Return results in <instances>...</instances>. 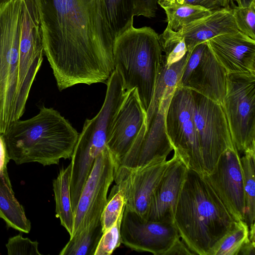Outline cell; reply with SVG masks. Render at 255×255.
Here are the masks:
<instances>
[{
	"instance_id": "7a4b0ae2",
	"label": "cell",
	"mask_w": 255,
	"mask_h": 255,
	"mask_svg": "<svg viewBox=\"0 0 255 255\" xmlns=\"http://www.w3.org/2000/svg\"><path fill=\"white\" fill-rule=\"evenodd\" d=\"M235 222L203 174L187 169L173 223L193 254L212 255Z\"/></svg>"
},
{
	"instance_id": "8d00e7d4",
	"label": "cell",
	"mask_w": 255,
	"mask_h": 255,
	"mask_svg": "<svg viewBox=\"0 0 255 255\" xmlns=\"http://www.w3.org/2000/svg\"><path fill=\"white\" fill-rule=\"evenodd\" d=\"M9 0H0V5Z\"/></svg>"
},
{
	"instance_id": "5bb4252c",
	"label": "cell",
	"mask_w": 255,
	"mask_h": 255,
	"mask_svg": "<svg viewBox=\"0 0 255 255\" xmlns=\"http://www.w3.org/2000/svg\"><path fill=\"white\" fill-rule=\"evenodd\" d=\"M146 113L136 88L129 91L114 119L107 141L115 163H119L128 153L143 125Z\"/></svg>"
},
{
	"instance_id": "9c48e42d",
	"label": "cell",
	"mask_w": 255,
	"mask_h": 255,
	"mask_svg": "<svg viewBox=\"0 0 255 255\" xmlns=\"http://www.w3.org/2000/svg\"><path fill=\"white\" fill-rule=\"evenodd\" d=\"M114 158L107 146L97 156L81 191L74 211L72 236L100 222L107 201V193L114 181Z\"/></svg>"
},
{
	"instance_id": "d6a6232c",
	"label": "cell",
	"mask_w": 255,
	"mask_h": 255,
	"mask_svg": "<svg viewBox=\"0 0 255 255\" xmlns=\"http://www.w3.org/2000/svg\"><path fill=\"white\" fill-rule=\"evenodd\" d=\"M194 255L180 238H178L170 248L165 255Z\"/></svg>"
},
{
	"instance_id": "ac0fdd59",
	"label": "cell",
	"mask_w": 255,
	"mask_h": 255,
	"mask_svg": "<svg viewBox=\"0 0 255 255\" xmlns=\"http://www.w3.org/2000/svg\"><path fill=\"white\" fill-rule=\"evenodd\" d=\"M239 30L232 9H222L194 21L177 32L165 29L162 33L177 38H183L188 51L202 42L222 34L234 33Z\"/></svg>"
},
{
	"instance_id": "2e32d148",
	"label": "cell",
	"mask_w": 255,
	"mask_h": 255,
	"mask_svg": "<svg viewBox=\"0 0 255 255\" xmlns=\"http://www.w3.org/2000/svg\"><path fill=\"white\" fill-rule=\"evenodd\" d=\"M169 161L164 173L152 195L147 220L173 223L176 207L186 176L187 168L175 154Z\"/></svg>"
},
{
	"instance_id": "8992f818",
	"label": "cell",
	"mask_w": 255,
	"mask_h": 255,
	"mask_svg": "<svg viewBox=\"0 0 255 255\" xmlns=\"http://www.w3.org/2000/svg\"><path fill=\"white\" fill-rule=\"evenodd\" d=\"M222 107L236 149L255 151V74H227Z\"/></svg>"
},
{
	"instance_id": "f546056e",
	"label": "cell",
	"mask_w": 255,
	"mask_h": 255,
	"mask_svg": "<svg viewBox=\"0 0 255 255\" xmlns=\"http://www.w3.org/2000/svg\"><path fill=\"white\" fill-rule=\"evenodd\" d=\"M38 243L19 234L9 238L6 247L8 255H41L38 250Z\"/></svg>"
},
{
	"instance_id": "836d02e7",
	"label": "cell",
	"mask_w": 255,
	"mask_h": 255,
	"mask_svg": "<svg viewBox=\"0 0 255 255\" xmlns=\"http://www.w3.org/2000/svg\"><path fill=\"white\" fill-rule=\"evenodd\" d=\"M9 160L4 139L2 135L0 134V174L8 173L7 164Z\"/></svg>"
},
{
	"instance_id": "30bf717a",
	"label": "cell",
	"mask_w": 255,
	"mask_h": 255,
	"mask_svg": "<svg viewBox=\"0 0 255 255\" xmlns=\"http://www.w3.org/2000/svg\"><path fill=\"white\" fill-rule=\"evenodd\" d=\"M227 76L226 70L215 57L207 41L190 51L177 86L197 92L222 106Z\"/></svg>"
},
{
	"instance_id": "52a82bcc",
	"label": "cell",
	"mask_w": 255,
	"mask_h": 255,
	"mask_svg": "<svg viewBox=\"0 0 255 255\" xmlns=\"http://www.w3.org/2000/svg\"><path fill=\"white\" fill-rule=\"evenodd\" d=\"M164 125L174 154L187 169L204 174L203 161L194 120L191 90L176 86L165 112Z\"/></svg>"
},
{
	"instance_id": "603a6c76",
	"label": "cell",
	"mask_w": 255,
	"mask_h": 255,
	"mask_svg": "<svg viewBox=\"0 0 255 255\" xmlns=\"http://www.w3.org/2000/svg\"><path fill=\"white\" fill-rule=\"evenodd\" d=\"M166 15L165 29L177 32L184 27L210 15L212 12L199 5L168 3L160 5Z\"/></svg>"
},
{
	"instance_id": "4dcf8cb0",
	"label": "cell",
	"mask_w": 255,
	"mask_h": 255,
	"mask_svg": "<svg viewBox=\"0 0 255 255\" xmlns=\"http://www.w3.org/2000/svg\"><path fill=\"white\" fill-rule=\"evenodd\" d=\"M168 3H187L199 5L212 12L222 9H232L237 5L234 0H158L159 5Z\"/></svg>"
},
{
	"instance_id": "7c38bea8",
	"label": "cell",
	"mask_w": 255,
	"mask_h": 255,
	"mask_svg": "<svg viewBox=\"0 0 255 255\" xmlns=\"http://www.w3.org/2000/svg\"><path fill=\"white\" fill-rule=\"evenodd\" d=\"M121 243L137 252L165 255L180 238L173 223L143 219L125 205L120 227Z\"/></svg>"
},
{
	"instance_id": "1f68e13d",
	"label": "cell",
	"mask_w": 255,
	"mask_h": 255,
	"mask_svg": "<svg viewBox=\"0 0 255 255\" xmlns=\"http://www.w3.org/2000/svg\"><path fill=\"white\" fill-rule=\"evenodd\" d=\"M158 0H134V16L152 18L156 16Z\"/></svg>"
},
{
	"instance_id": "d590c367",
	"label": "cell",
	"mask_w": 255,
	"mask_h": 255,
	"mask_svg": "<svg viewBox=\"0 0 255 255\" xmlns=\"http://www.w3.org/2000/svg\"><path fill=\"white\" fill-rule=\"evenodd\" d=\"M234 1L237 6L243 7L249 6L253 2L255 1V0H234Z\"/></svg>"
},
{
	"instance_id": "8fae6325",
	"label": "cell",
	"mask_w": 255,
	"mask_h": 255,
	"mask_svg": "<svg viewBox=\"0 0 255 255\" xmlns=\"http://www.w3.org/2000/svg\"><path fill=\"white\" fill-rule=\"evenodd\" d=\"M169 162L152 161L135 167L115 164L114 180L124 195L125 206L143 219H147L152 195Z\"/></svg>"
},
{
	"instance_id": "e575fe53",
	"label": "cell",
	"mask_w": 255,
	"mask_h": 255,
	"mask_svg": "<svg viewBox=\"0 0 255 255\" xmlns=\"http://www.w3.org/2000/svg\"><path fill=\"white\" fill-rule=\"evenodd\" d=\"M238 255H255V242L250 240L244 244Z\"/></svg>"
},
{
	"instance_id": "4316f807",
	"label": "cell",
	"mask_w": 255,
	"mask_h": 255,
	"mask_svg": "<svg viewBox=\"0 0 255 255\" xmlns=\"http://www.w3.org/2000/svg\"><path fill=\"white\" fill-rule=\"evenodd\" d=\"M126 204L125 199L122 191L115 185L112 188L107 203L103 209L100 218L102 232L104 233L116 222L123 212Z\"/></svg>"
},
{
	"instance_id": "d6986e66",
	"label": "cell",
	"mask_w": 255,
	"mask_h": 255,
	"mask_svg": "<svg viewBox=\"0 0 255 255\" xmlns=\"http://www.w3.org/2000/svg\"><path fill=\"white\" fill-rule=\"evenodd\" d=\"M0 218L8 227L25 233L30 231V221L23 206L15 198L8 173L0 174Z\"/></svg>"
},
{
	"instance_id": "9a60e30c",
	"label": "cell",
	"mask_w": 255,
	"mask_h": 255,
	"mask_svg": "<svg viewBox=\"0 0 255 255\" xmlns=\"http://www.w3.org/2000/svg\"><path fill=\"white\" fill-rule=\"evenodd\" d=\"M207 43L227 74H255V40L239 31L217 36Z\"/></svg>"
},
{
	"instance_id": "ba28073f",
	"label": "cell",
	"mask_w": 255,
	"mask_h": 255,
	"mask_svg": "<svg viewBox=\"0 0 255 255\" xmlns=\"http://www.w3.org/2000/svg\"><path fill=\"white\" fill-rule=\"evenodd\" d=\"M192 91V90H191ZM193 117L204 174L211 173L220 156L234 146L227 118L220 104L192 91Z\"/></svg>"
},
{
	"instance_id": "44dd1931",
	"label": "cell",
	"mask_w": 255,
	"mask_h": 255,
	"mask_svg": "<svg viewBox=\"0 0 255 255\" xmlns=\"http://www.w3.org/2000/svg\"><path fill=\"white\" fill-rule=\"evenodd\" d=\"M109 26L115 39L133 26L134 0H103Z\"/></svg>"
},
{
	"instance_id": "277c9868",
	"label": "cell",
	"mask_w": 255,
	"mask_h": 255,
	"mask_svg": "<svg viewBox=\"0 0 255 255\" xmlns=\"http://www.w3.org/2000/svg\"><path fill=\"white\" fill-rule=\"evenodd\" d=\"M162 52L159 35L148 26H133L115 41V70L126 92L136 89L146 113L154 95L162 63Z\"/></svg>"
},
{
	"instance_id": "83f0119b",
	"label": "cell",
	"mask_w": 255,
	"mask_h": 255,
	"mask_svg": "<svg viewBox=\"0 0 255 255\" xmlns=\"http://www.w3.org/2000/svg\"><path fill=\"white\" fill-rule=\"evenodd\" d=\"M123 212L115 224L103 233L94 255H110L122 244L120 227Z\"/></svg>"
},
{
	"instance_id": "7402d4cb",
	"label": "cell",
	"mask_w": 255,
	"mask_h": 255,
	"mask_svg": "<svg viewBox=\"0 0 255 255\" xmlns=\"http://www.w3.org/2000/svg\"><path fill=\"white\" fill-rule=\"evenodd\" d=\"M190 52L187 51L182 59L169 66L166 65L162 60L153 98L146 113V125L156 114L165 89L168 87L177 86Z\"/></svg>"
},
{
	"instance_id": "5b68a950",
	"label": "cell",
	"mask_w": 255,
	"mask_h": 255,
	"mask_svg": "<svg viewBox=\"0 0 255 255\" xmlns=\"http://www.w3.org/2000/svg\"><path fill=\"white\" fill-rule=\"evenodd\" d=\"M25 22L24 0L0 5V134L23 115L27 100L20 81V51Z\"/></svg>"
},
{
	"instance_id": "6da1fadb",
	"label": "cell",
	"mask_w": 255,
	"mask_h": 255,
	"mask_svg": "<svg viewBox=\"0 0 255 255\" xmlns=\"http://www.w3.org/2000/svg\"><path fill=\"white\" fill-rule=\"evenodd\" d=\"M44 54L60 91L106 83L115 71L116 40L103 0H34Z\"/></svg>"
},
{
	"instance_id": "ffe728a7",
	"label": "cell",
	"mask_w": 255,
	"mask_h": 255,
	"mask_svg": "<svg viewBox=\"0 0 255 255\" xmlns=\"http://www.w3.org/2000/svg\"><path fill=\"white\" fill-rule=\"evenodd\" d=\"M71 170L70 163L66 168L60 169L53 181L56 217L59 218L61 225L66 230L70 237L73 234L75 218L70 190Z\"/></svg>"
},
{
	"instance_id": "484cf974",
	"label": "cell",
	"mask_w": 255,
	"mask_h": 255,
	"mask_svg": "<svg viewBox=\"0 0 255 255\" xmlns=\"http://www.w3.org/2000/svg\"><path fill=\"white\" fill-rule=\"evenodd\" d=\"M249 241V228L247 223L244 220L235 221L212 255H238L243 244Z\"/></svg>"
},
{
	"instance_id": "f1b7e54d",
	"label": "cell",
	"mask_w": 255,
	"mask_h": 255,
	"mask_svg": "<svg viewBox=\"0 0 255 255\" xmlns=\"http://www.w3.org/2000/svg\"><path fill=\"white\" fill-rule=\"evenodd\" d=\"M233 13L239 30L255 40V1L247 7L236 6Z\"/></svg>"
},
{
	"instance_id": "3957f363",
	"label": "cell",
	"mask_w": 255,
	"mask_h": 255,
	"mask_svg": "<svg viewBox=\"0 0 255 255\" xmlns=\"http://www.w3.org/2000/svg\"><path fill=\"white\" fill-rule=\"evenodd\" d=\"M79 135L57 111L42 106L35 116L14 122L2 135L8 156L16 164L47 166L71 157Z\"/></svg>"
},
{
	"instance_id": "4fadbf2b",
	"label": "cell",
	"mask_w": 255,
	"mask_h": 255,
	"mask_svg": "<svg viewBox=\"0 0 255 255\" xmlns=\"http://www.w3.org/2000/svg\"><path fill=\"white\" fill-rule=\"evenodd\" d=\"M235 221H245V196L239 152L226 150L212 171L203 175Z\"/></svg>"
},
{
	"instance_id": "cb8c5ba5",
	"label": "cell",
	"mask_w": 255,
	"mask_h": 255,
	"mask_svg": "<svg viewBox=\"0 0 255 255\" xmlns=\"http://www.w3.org/2000/svg\"><path fill=\"white\" fill-rule=\"evenodd\" d=\"M101 222L70 238L60 255H94L103 235Z\"/></svg>"
},
{
	"instance_id": "e0dca14e",
	"label": "cell",
	"mask_w": 255,
	"mask_h": 255,
	"mask_svg": "<svg viewBox=\"0 0 255 255\" xmlns=\"http://www.w3.org/2000/svg\"><path fill=\"white\" fill-rule=\"evenodd\" d=\"M174 90L173 87L165 89L156 114L146 126L138 149L135 167L145 165L152 161L166 160L167 156L173 150L165 131L164 119Z\"/></svg>"
},
{
	"instance_id": "d4e9b609",
	"label": "cell",
	"mask_w": 255,
	"mask_h": 255,
	"mask_svg": "<svg viewBox=\"0 0 255 255\" xmlns=\"http://www.w3.org/2000/svg\"><path fill=\"white\" fill-rule=\"evenodd\" d=\"M241 162L245 196V221L250 228L255 224V151L244 153V156L241 158Z\"/></svg>"
}]
</instances>
